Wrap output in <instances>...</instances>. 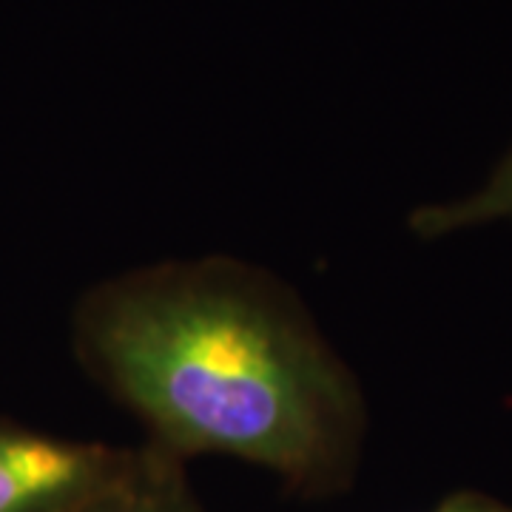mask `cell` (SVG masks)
Here are the masks:
<instances>
[{"label": "cell", "mask_w": 512, "mask_h": 512, "mask_svg": "<svg viewBox=\"0 0 512 512\" xmlns=\"http://www.w3.org/2000/svg\"><path fill=\"white\" fill-rule=\"evenodd\" d=\"M74 353L154 450L228 456L322 498L348 490L365 393L305 302L234 256L157 262L94 285Z\"/></svg>", "instance_id": "obj_1"}, {"label": "cell", "mask_w": 512, "mask_h": 512, "mask_svg": "<svg viewBox=\"0 0 512 512\" xmlns=\"http://www.w3.org/2000/svg\"><path fill=\"white\" fill-rule=\"evenodd\" d=\"M140 447L74 441L0 421V512H77L134 470Z\"/></svg>", "instance_id": "obj_2"}, {"label": "cell", "mask_w": 512, "mask_h": 512, "mask_svg": "<svg viewBox=\"0 0 512 512\" xmlns=\"http://www.w3.org/2000/svg\"><path fill=\"white\" fill-rule=\"evenodd\" d=\"M77 512H202L185 476V461L140 447L134 470Z\"/></svg>", "instance_id": "obj_3"}, {"label": "cell", "mask_w": 512, "mask_h": 512, "mask_svg": "<svg viewBox=\"0 0 512 512\" xmlns=\"http://www.w3.org/2000/svg\"><path fill=\"white\" fill-rule=\"evenodd\" d=\"M501 220H512V148L495 165L487 183L470 197L441 205H421L410 214L407 225L416 237L439 239Z\"/></svg>", "instance_id": "obj_4"}, {"label": "cell", "mask_w": 512, "mask_h": 512, "mask_svg": "<svg viewBox=\"0 0 512 512\" xmlns=\"http://www.w3.org/2000/svg\"><path fill=\"white\" fill-rule=\"evenodd\" d=\"M430 512H512V507L493 498V495L476 493V490H458V493L441 498Z\"/></svg>", "instance_id": "obj_5"}]
</instances>
